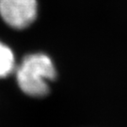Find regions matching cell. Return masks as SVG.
Segmentation results:
<instances>
[{
	"label": "cell",
	"mask_w": 127,
	"mask_h": 127,
	"mask_svg": "<svg viewBox=\"0 0 127 127\" xmlns=\"http://www.w3.org/2000/svg\"><path fill=\"white\" fill-rule=\"evenodd\" d=\"M57 76L52 59L45 54L37 53L27 56L16 71L17 83L22 91L32 97H43L48 94L47 81Z\"/></svg>",
	"instance_id": "cell-1"
},
{
	"label": "cell",
	"mask_w": 127,
	"mask_h": 127,
	"mask_svg": "<svg viewBox=\"0 0 127 127\" xmlns=\"http://www.w3.org/2000/svg\"><path fill=\"white\" fill-rule=\"evenodd\" d=\"M14 67L15 60L12 51L0 41V78L9 75L13 72Z\"/></svg>",
	"instance_id": "cell-3"
},
{
	"label": "cell",
	"mask_w": 127,
	"mask_h": 127,
	"mask_svg": "<svg viewBox=\"0 0 127 127\" xmlns=\"http://www.w3.org/2000/svg\"><path fill=\"white\" fill-rule=\"evenodd\" d=\"M37 0H0V15L13 28L29 27L37 18Z\"/></svg>",
	"instance_id": "cell-2"
}]
</instances>
